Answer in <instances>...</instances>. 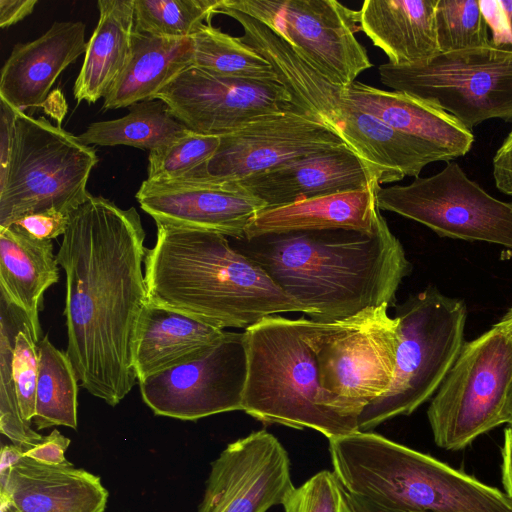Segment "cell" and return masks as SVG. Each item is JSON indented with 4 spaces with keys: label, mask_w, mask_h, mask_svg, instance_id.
Here are the masks:
<instances>
[{
    "label": "cell",
    "mask_w": 512,
    "mask_h": 512,
    "mask_svg": "<svg viewBox=\"0 0 512 512\" xmlns=\"http://www.w3.org/2000/svg\"><path fill=\"white\" fill-rule=\"evenodd\" d=\"M145 230L134 207L91 195L56 254L66 275V353L79 384L110 406L138 383L133 341L147 302Z\"/></svg>",
    "instance_id": "obj_1"
},
{
    "label": "cell",
    "mask_w": 512,
    "mask_h": 512,
    "mask_svg": "<svg viewBox=\"0 0 512 512\" xmlns=\"http://www.w3.org/2000/svg\"><path fill=\"white\" fill-rule=\"evenodd\" d=\"M317 322H333L383 304L392 306L411 265L381 212L373 233L321 230L234 239Z\"/></svg>",
    "instance_id": "obj_2"
},
{
    "label": "cell",
    "mask_w": 512,
    "mask_h": 512,
    "mask_svg": "<svg viewBox=\"0 0 512 512\" xmlns=\"http://www.w3.org/2000/svg\"><path fill=\"white\" fill-rule=\"evenodd\" d=\"M146 248L148 301L220 329L246 330L265 317L305 309L285 294L228 237L210 231L156 224Z\"/></svg>",
    "instance_id": "obj_3"
},
{
    "label": "cell",
    "mask_w": 512,
    "mask_h": 512,
    "mask_svg": "<svg viewBox=\"0 0 512 512\" xmlns=\"http://www.w3.org/2000/svg\"><path fill=\"white\" fill-rule=\"evenodd\" d=\"M336 474L353 496L403 512H512V499L439 460L369 431L329 440Z\"/></svg>",
    "instance_id": "obj_4"
},
{
    "label": "cell",
    "mask_w": 512,
    "mask_h": 512,
    "mask_svg": "<svg viewBox=\"0 0 512 512\" xmlns=\"http://www.w3.org/2000/svg\"><path fill=\"white\" fill-rule=\"evenodd\" d=\"M215 14H224L243 29L241 40L273 68L295 107L336 132L377 174L379 184L406 176L419 177L425 166L441 161L424 142L387 125L344 95V87L320 73L265 23L219 0Z\"/></svg>",
    "instance_id": "obj_5"
},
{
    "label": "cell",
    "mask_w": 512,
    "mask_h": 512,
    "mask_svg": "<svg viewBox=\"0 0 512 512\" xmlns=\"http://www.w3.org/2000/svg\"><path fill=\"white\" fill-rule=\"evenodd\" d=\"M244 333L242 411L264 424L316 430L328 440L359 431L356 423L319 406L317 361L298 319L268 316Z\"/></svg>",
    "instance_id": "obj_6"
},
{
    "label": "cell",
    "mask_w": 512,
    "mask_h": 512,
    "mask_svg": "<svg viewBox=\"0 0 512 512\" xmlns=\"http://www.w3.org/2000/svg\"><path fill=\"white\" fill-rule=\"evenodd\" d=\"M389 307H370L333 322L298 319L317 361L319 406L357 425L362 411L393 381L399 323Z\"/></svg>",
    "instance_id": "obj_7"
},
{
    "label": "cell",
    "mask_w": 512,
    "mask_h": 512,
    "mask_svg": "<svg viewBox=\"0 0 512 512\" xmlns=\"http://www.w3.org/2000/svg\"><path fill=\"white\" fill-rule=\"evenodd\" d=\"M395 316L399 345L393 381L362 411L359 431L414 412L435 394L465 343V303L433 286L410 296Z\"/></svg>",
    "instance_id": "obj_8"
},
{
    "label": "cell",
    "mask_w": 512,
    "mask_h": 512,
    "mask_svg": "<svg viewBox=\"0 0 512 512\" xmlns=\"http://www.w3.org/2000/svg\"><path fill=\"white\" fill-rule=\"evenodd\" d=\"M98 163L78 136L18 110L9 167L0 177V227L49 209L71 215L91 194L87 183Z\"/></svg>",
    "instance_id": "obj_9"
},
{
    "label": "cell",
    "mask_w": 512,
    "mask_h": 512,
    "mask_svg": "<svg viewBox=\"0 0 512 512\" xmlns=\"http://www.w3.org/2000/svg\"><path fill=\"white\" fill-rule=\"evenodd\" d=\"M378 72L385 86L435 104L471 131L491 119L512 122V49L490 43L415 65L387 62Z\"/></svg>",
    "instance_id": "obj_10"
},
{
    "label": "cell",
    "mask_w": 512,
    "mask_h": 512,
    "mask_svg": "<svg viewBox=\"0 0 512 512\" xmlns=\"http://www.w3.org/2000/svg\"><path fill=\"white\" fill-rule=\"evenodd\" d=\"M512 384V339L496 324L465 342L427 410L435 443L460 450L504 424Z\"/></svg>",
    "instance_id": "obj_11"
},
{
    "label": "cell",
    "mask_w": 512,
    "mask_h": 512,
    "mask_svg": "<svg viewBox=\"0 0 512 512\" xmlns=\"http://www.w3.org/2000/svg\"><path fill=\"white\" fill-rule=\"evenodd\" d=\"M376 200L380 210L423 224L440 237L512 249V202L490 195L455 161L408 185H378Z\"/></svg>",
    "instance_id": "obj_12"
},
{
    "label": "cell",
    "mask_w": 512,
    "mask_h": 512,
    "mask_svg": "<svg viewBox=\"0 0 512 512\" xmlns=\"http://www.w3.org/2000/svg\"><path fill=\"white\" fill-rule=\"evenodd\" d=\"M269 26L333 83L348 87L371 63L358 11L336 0H222Z\"/></svg>",
    "instance_id": "obj_13"
},
{
    "label": "cell",
    "mask_w": 512,
    "mask_h": 512,
    "mask_svg": "<svg viewBox=\"0 0 512 512\" xmlns=\"http://www.w3.org/2000/svg\"><path fill=\"white\" fill-rule=\"evenodd\" d=\"M247 378L244 332H227L214 344L139 381L155 415L196 421L242 410Z\"/></svg>",
    "instance_id": "obj_14"
},
{
    "label": "cell",
    "mask_w": 512,
    "mask_h": 512,
    "mask_svg": "<svg viewBox=\"0 0 512 512\" xmlns=\"http://www.w3.org/2000/svg\"><path fill=\"white\" fill-rule=\"evenodd\" d=\"M343 144L336 132L294 106L221 135L213 157L178 179L238 181Z\"/></svg>",
    "instance_id": "obj_15"
},
{
    "label": "cell",
    "mask_w": 512,
    "mask_h": 512,
    "mask_svg": "<svg viewBox=\"0 0 512 512\" xmlns=\"http://www.w3.org/2000/svg\"><path fill=\"white\" fill-rule=\"evenodd\" d=\"M154 99L189 130L221 136L259 116L294 107L277 80H244L212 75L189 67L162 88Z\"/></svg>",
    "instance_id": "obj_16"
},
{
    "label": "cell",
    "mask_w": 512,
    "mask_h": 512,
    "mask_svg": "<svg viewBox=\"0 0 512 512\" xmlns=\"http://www.w3.org/2000/svg\"><path fill=\"white\" fill-rule=\"evenodd\" d=\"M294 488L287 451L259 430L230 443L211 463L198 512H267Z\"/></svg>",
    "instance_id": "obj_17"
},
{
    "label": "cell",
    "mask_w": 512,
    "mask_h": 512,
    "mask_svg": "<svg viewBox=\"0 0 512 512\" xmlns=\"http://www.w3.org/2000/svg\"><path fill=\"white\" fill-rule=\"evenodd\" d=\"M156 224L210 231L243 239L266 204L233 181L144 180L135 195Z\"/></svg>",
    "instance_id": "obj_18"
},
{
    "label": "cell",
    "mask_w": 512,
    "mask_h": 512,
    "mask_svg": "<svg viewBox=\"0 0 512 512\" xmlns=\"http://www.w3.org/2000/svg\"><path fill=\"white\" fill-rule=\"evenodd\" d=\"M233 182L262 200L266 208H274L364 189L378 182V176L343 144Z\"/></svg>",
    "instance_id": "obj_19"
},
{
    "label": "cell",
    "mask_w": 512,
    "mask_h": 512,
    "mask_svg": "<svg viewBox=\"0 0 512 512\" xmlns=\"http://www.w3.org/2000/svg\"><path fill=\"white\" fill-rule=\"evenodd\" d=\"M85 24L54 22L39 38L14 46L0 76V98L15 108L38 107L58 76L85 54Z\"/></svg>",
    "instance_id": "obj_20"
},
{
    "label": "cell",
    "mask_w": 512,
    "mask_h": 512,
    "mask_svg": "<svg viewBox=\"0 0 512 512\" xmlns=\"http://www.w3.org/2000/svg\"><path fill=\"white\" fill-rule=\"evenodd\" d=\"M344 95L392 128L427 144L442 161L464 156L473 146L471 130L448 112L415 95L386 91L358 81L344 87Z\"/></svg>",
    "instance_id": "obj_21"
},
{
    "label": "cell",
    "mask_w": 512,
    "mask_h": 512,
    "mask_svg": "<svg viewBox=\"0 0 512 512\" xmlns=\"http://www.w3.org/2000/svg\"><path fill=\"white\" fill-rule=\"evenodd\" d=\"M0 494L21 512H104L109 496L97 475L72 464H42L25 455L0 475Z\"/></svg>",
    "instance_id": "obj_22"
},
{
    "label": "cell",
    "mask_w": 512,
    "mask_h": 512,
    "mask_svg": "<svg viewBox=\"0 0 512 512\" xmlns=\"http://www.w3.org/2000/svg\"><path fill=\"white\" fill-rule=\"evenodd\" d=\"M378 185L374 182L360 190L265 208L250 220L244 238L337 229L373 233L380 213L376 200Z\"/></svg>",
    "instance_id": "obj_23"
},
{
    "label": "cell",
    "mask_w": 512,
    "mask_h": 512,
    "mask_svg": "<svg viewBox=\"0 0 512 512\" xmlns=\"http://www.w3.org/2000/svg\"><path fill=\"white\" fill-rule=\"evenodd\" d=\"M437 0H365L359 28L393 65L423 63L440 53L435 25Z\"/></svg>",
    "instance_id": "obj_24"
},
{
    "label": "cell",
    "mask_w": 512,
    "mask_h": 512,
    "mask_svg": "<svg viewBox=\"0 0 512 512\" xmlns=\"http://www.w3.org/2000/svg\"><path fill=\"white\" fill-rule=\"evenodd\" d=\"M58 265L52 240L37 239L15 224L0 227V295L26 314L36 343L43 295L58 282Z\"/></svg>",
    "instance_id": "obj_25"
},
{
    "label": "cell",
    "mask_w": 512,
    "mask_h": 512,
    "mask_svg": "<svg viewBox=\"0 0 512 512\" xmlns=\"http://www.w3.org/2000/svg\"><path fill=\"white\" fill-rule=\"evenodd\" d=\"M225 330L147 300L133 341L138 382L218 341Z\"/></svg>",
    "instance_id": "obj_26"
},
{
    "label": "cell",
    "mask_w": 512,
    "mask_h": 512,
    "mask_svg": "<svg viewBox=\"0 0 512 512\" xmlns=\"http://www.w3.org/2000/svg\"><path fill=\"white\" fill-rule=\"evenodd\" d=\"M99 20L86 45L73 94L80 103L104 98L124 69L135 31L134 0L97 1Z\"/></svg>",
    "instance_id": "obj_27"
},
{
    "label": "cell",
    "mask_w": 512,
    "mask_h": 512,
    "mask_svg": "<svg viewBox=\"0 0 512 512\" xmlns=\"http://www.w3.org/2000/svg\"><path fill=\"white\" fill-rule=\"evenodd\" d=\"M191 38H164L134 31L130 57L104 97V109L153 100L182 71L192 66Z\"/></svg>",
    "instance_id": "obj_28"
},
{
    "label": "cell",
    "mask_w": 512,
    "mask_h": 512,
    "mask_svg": "<svg viewBox=\"0 0 512 512\" xmlns=\"http://www.w3.org/2000/svg\"><path fill=\"white\" fill-rule=\"evenodd\" d=\"M118 119L91 123L79 140L90 146H131L153 151L161 148L189 129L179 122L166 104L158 99L136 103Z\"/></svg>",
    "instance_id": "obj_29"
},
{
    "label": "cell",
    "mask_w": 512,
    "mask_h": 512,
    "mask_svg": "<svg viewBox=\"0 0 512 512\" xmlns=\"http://www.w3.org/2000/svg\"><path fill=\"white\" fill-rule=\"evenodd\" d=\"M36 411L38 430L52 426L77 428L78 378L66 353L44 336L38 343Z\"/></svg>",
    "instance_id": "obj_30"
},
{
    "label": "cell",
    "mask_w": 512,
    "mask_h": 512,
    "mask_svg": "<svg viewBox=\"0 0 512 512\" xmlns=\"http://www.w3.org/2000/svg\"><path fill=\"white\" fill-rule=\"evenodd\" d=\"M192 66L215 76L272 80L276 74L258 52L243 42L209 24H204L192 37Z\"/></svg>",
    "instance_id": "obj_31"
},
{
    "label": "cell",
    "mask_w": 512,
    "mask_h": 512,
    "mask_svg": "<svg viewBox=\"0 0 512 512\" xmlns=\"http://www.w3.org/2000/svg\"><path fill=\"white\" fill-rule=\"evenodd\" d=\"M28 322L21 309L0 296V431L25 452L43 438L21 416L12 375L15 338Z\"/></svg>",
    "instance_id": "obj_32"
},
{
    "label": "cell",
    "mask_w": 512,
    "mask_h": 512,
    "mask_svg": "<svg viewBox=\"0 0 512 512\" xmlns=\"http://www.w3.org/2000/svg\"><path fill=\"white\" fill-rule=\"evenodd\" d=\"M219 0H134L135 31L164 38H191L215 14Z\"/></svg>",
    "instance_id": "obj_33"
},
{
    "label": "cell",
    "mask_w": 512,
    "mask_h": 512,
    "mask_svg": "<svg viewBox=\"0 0 512 512\" xmlns=\"http://www.w3.org/2000/svg\"><path fill=\"white\" fill-rule=\"evenodd\" d=\"M435 25L440 53L490 44L489 29L477 0H437Z\"/></svg>",
    "instance_id": "obj_34"
},
{
    "label": "cell",
    "mask_w": 512,
    "mask_h": 512,
    "mask_svg": "<svg viewBox=\"0 0 512 512\" xmlns=\"http://www.w3.org/2000/svg\"><path fill=\"white\" fill-rule=\"evenodd\" d=\"M220 144V136L188 130L169 144L150 151L147 180L160 182L181 178L210 160Z\"/></svg>",
    "instance_id": "obj_35"
},
{
    "label": "cell",
    "mask_w": 512,
    "mask_h": 512,
    "mask_svg": "<svg viewBox=\"0 0 512 512\" xmlns=\"http://www.w3.org/2000/svg\"><path fill=\"white\" fill-rule=\"evenodd\" d=\"M282 506L284 512H360L336 474L328 470L295 487Z\"/></svg>",
    "instance_id": "obj_36"
},
{
    "label": "cell",
    "mask_w": 512,
    "mask_h": 512,
    "mask_svg": "<svg viewBox=\"0 0 512 512\" xmlns=\"http://www.w3.org/2000/svg\"><path fill=\"white\" fill-rule=\"evenodd\" d=\"M12 375L21 416L27 424L32 425L36 411L38 347L29 322L15 338Z\"/></svg>",
    "instance_id": "obj_37"
},
{
    "label": "cell",
    "mask_w": 512,
    "mask_h": 512,
    "mask_svg": "<svg viewBox=\"0 0 512 512\" xmlns=\"http://www.w3.org/2000/svg\"><path fill=\"white\" fill-rule=\"evenodd\" d=\"M70 217L69 214L49 209L26 215L14 224L37 239L52 240L66 233Z\"/></svg>",
    "instance_id": "obj_38"
},
{
    "label": "cell",
    "mask_w": 512,
    "mask_h": 512,
    "mask_svg": "<svg viewBox=\"0 0 512 512\" xmlns=\"http://www.w3.org/2000/svg\"><path fill=\"white\" fill-rule=\"evenodd\" d=\"M491 43L512 49V0H496L485 11Z\"/></svg>",
    "instance_id": "obj_39"
},
{
    "label": "cell",
    "mask_w": 512,
    "mask_h": 512,
    "mask_svg": "<svg viewBox=\"0 0 512 512\" xmlns=\"http://www.w3.org/2000/svg\"><path fill=\"white\" fill-rule=\"evenodd\" d=\"M71 440L54 429L32 448L25 452V456L47 465H70L65 457V452Z\"/></svg>",
    "instance_id": "obj_40"
},
{
    "label": "cell",
    "mask_w": 512,
    "mask_h": 512,
    "mask_svg": "<svg viewBox=\"0 0 512 512\" xmlns=\"http://www.w3.org/2000/svg\"><path fill=\"white\" fill-rule=\"evenodd\" d=\"M18 110L0 98V177L5 175L10 164Z\"/></svg>",
    "instance_id": "obj_41"
},
{
    "label": "cell",
    "mask_w": 512,
    "mask_h": 512,
    "mask_svg": "<svg viewBox=\"0 0 512 512\" xmlns=\"http://www.w3.org/2000/svg\"><path fill=\"white\" fill-rule=\"evenodd\" d=\"M492 164L497 189L512 196V129L497 149Z\"/></svg>",
    "instance_id": "obj_42"
},
{
    "label": "cell",
    "mask_w": 512,
    "mask_h": 512,
    "mask_svg": "<svg viewBox=\"0 0 512 512\" xmlns=\"http://www.w3.org/2000/svg\"><path fill=\"white\" fill-rule=\"evenodd\" d=\"M37 0H0V26L8 28L29 16Z\"/></svg>",
    "instance_id": "obj_43"
},
{
    "label": "cell",
    "mask_w": 512,
    "mask_h": 512,
    "mask_svg": "<svg viewBox=\"0 0 512 512\" xmlns=\"http://www.w3.org/2000/svg\"><path fill=\"white\" fill-rule=\"evenodd\" d=\"M502 454V484L505 493L512 499V427L507 426L504 431Z\"/></svg>",
    "instance_id": "obj_44"
},
{
    "label": "cell",
    "mask_w": 512,
    "mask_h": 512,
    "mask_svg": "<svg viewBox=\"0 0 512 512\" xmlns=\"http://www.w3.org/2000/svg\"><path fill=\"white\" fill-rule=\"evenodd\" d=\"M24 455L25 451L13 443L4 446L1 450L0 474H7L11 467Z\"/></svg>",
    "instance_id": "obj_45"
},
{
    "label": "cell",
    "mask_w": 512,
    "mask_h": 512,
    "mask_svg": "<svg viewBox=\"0 0 512 512\" xmlns=\"http://www.w3.org/2000/svg\"><path fill=\"white\" fill-rule=\"evenodd\" d=\"M351 496L360 512H403V511H394V510L383 509V508L375 506L363 499H360L353 495H351Z\"/></svg>",
    "instance_id": "obj_46"
},
{
    "label": "cell",
    "mask_w": 512,
    "mask_h": 512,
    "mask_svg": "<svg viewBox=\"0 0 512 512\" xmlns=\"http://www.w3.org/2000/svg\"><path fill=\"white\" fill-rule=\"evenodd\" d=\"M512 339V308H510L499 322L496 323Z\"/></svg>",
    "instance_id": "obj_47"
},
{
    "label": "cell",
    "mask_w": 512,
    "mask_h": 512,
    "mask_svg": "<svg viewBox=\"0 0 512 512\" xmlns=\"http://www.w3.org/2000/svg\"><path fill=\"white\" fill-rule=\"evenodd\" d=\"M0 512H21L12 500L4 494H0Z\"/></svg>",
    "instance_id": "obj_48"
},
{
    "label": "cell",
    "mask_w": 512,
    "mask_h": 512,
    "mask_svg": "<svg viewBox=\"0 0 512 512\" xmlns=\"http://www.w3.org/2000/svg\"><path fill=\"white\" fill-rule=\"evenodd\" d=\"M504 421L508 426L512 427V384L510 386L509 393L507 396L504 412Z\"/></svg>",
    "instance_id": "obj_49"
}]
</instances>
